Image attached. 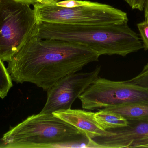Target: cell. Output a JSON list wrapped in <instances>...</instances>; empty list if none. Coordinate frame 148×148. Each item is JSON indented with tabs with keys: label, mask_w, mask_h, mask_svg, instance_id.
I'll use <instances>...</instances> for the list:
<instances>
[{
	"label": "cell",
	"mask_w": 148,
	"mask_h": 148,
	"mask_svg": "<svg viewBox=\"0 0 148 148\" xmlns=\"http://www.w3.org/2000/svg\"><path fill=\"white\" fill-rule=\"evenodd\" d=\"M100 56L82 44L31 36L8 62L12 81L30 83L47 91L63 77L81 70Z\"/></svg>",
	"instance_id": "1"
},
{
	"label": "cell",
	"mask_w": 148,
	"mask_h": 148,
	"mask_svg": "<svg viewBox=\"0 0 148 148\" xmlns=\"http://www.w3.org/2000/svg\"><path fill=\"white\" fill-rule=\"evenodd\" d=\"M34 36L82 44L99 56H126L143 49L139 34L128 22L112 25L80 26L38 22Z\"/></svg>",
	"instance_id": "2"
},
{
	"label": "cell",
	"mask_w": 148,
	"mask_h": 148,
	"mask_svg": "<svg viewBox=\"0 0 148 148\" xmlns=\"http://www.w3.org/2000/svg\"><path fill=\"white\" fill-rule=\"evenodd\" d=\"M1 140L8 148H91L90 139L75 127L41 112L10 127Z\"/></svg>",
	"instance_id": "3"
},
{
	"label": "cell",
	"mask_w": 148,
	"mask_h": 148,
	"mask_svg": "<svg viewBox=\"0 0 148 148\" xmlns=\"http://www.w3.org/2000/svg\"><path fill=\"white\" fill-rule=\"evenodd\" d=\"M56 2L34 5L38 22L91 26L115 25L128 22L127 13L108 4L98 3L95 6L65 8L57 6Z\"/></svg>",
	"instance_id": "4"
},
{
	"label": "cell",
	"mask_w": 148,
	"mask_h": 148,
	"mask_svg": "<svg viewBox=\"0 0 148 148\" xmlns=\"http://www.w3.org/2000/svg\"><path fill=\"white\" fill-rule=\"evenodd\" d=\"M37 21L30 5L0 0V59L8 62L34 35Z\"/></svg>",
	"instance_id": "5"
},
{
	"label": "cell",
	"mask_w": 148,
	"mask_h": 148,
	"mask_svg": "<svg viewBox=\"0 0 148 148\" xmlns=\"http://www.w3.org/2000/svg\"><path fill=\"white\" fill-rule=\"evenodd\" d=\"M87 110L132 104H148V89L126 81L98 77L78 97Z\"/></svg>",
	"instance_id": "6"
},
{
	"label": "cell",
	"mask_w": 148,
	"mask_h": 148,
	"mask_svg": "<svg viewBox=\"0 0 148 148\" xmlns=\"http://www.w3.org/2000/svg\"><path fill=\"white\" fill-rule=\"evenodd\" d=\"M101 67L90 72L73 73L62 78L47 91V101L41 113L53 114L70 109L75 100L99 77Z\"/></svg>",
	"instance_id": "7"
},
{
	"label": "cell",
	"mask_w": 148,
	"mask_h": 148,
	"mask_svg": "<svg viewBox=\"0 0 148 148\" xmlns=\"http://www.w3.org/2000/svg\"><path fill=\"white\" fill-rule=\"evenodd\" d=\"M127 126L107 130L106 135L92 139L96 148H148V121L128 120Z\"/></svg>",
	"instance_id": "8"
},
{
	"label": "cell",
	"mask_w": 148,
	"mask_h": 148,
	"mask_svg": "<svg viewBox=\"0 0 148 148\" xmlns=\"http://www.w3.org/2000/svg\"><path fill=\"white\" fill-rule=\"evenodd\" d=\"M54 115L76 128L90 139L106 135L108 130L103 129L95 117V113L80 109H67L56 111Z\"/></svg>",
	"instance_id": "9"
},
{
	"label": "cell",
	"mask_w": 148,
	"mask_h": 148,
	"mask_svg": "<svg viewBox=\"0 0 148 148\" xmlns=\"http://www.w3.org/2000/svg\"><path fill=\"white\" fill-rule=\"evenodd\" d=\"M105 109L120 114L128 120L148 121V104H125Z\"/></svg>",
	"instance_id": "10"
},
{
	"label": "cell",
	"mask_w": 148,
	"mask_h": 148,
	"mask_svg": "<svg viewBox=\"0 0 148 148\" xmlns=\"http://www.w3.org/2000/svg\"><path fill=\"white\" fill-rule=\"evenodd\" d=\"M95 117L105 130L115 129L127 126L129 121L120 114L103 109L95 113Z\"/></svg>",
	"instance_id": "11"
},
{
	"label": "cell",
	"mask_w": 148,
	"mask_h": 148,
	"mask_svg": "<svg viewBox=\"0 0 148 148\" xmlns=\"http://www.w3.org/2000/svg\"><path fill=\"white\" fill-rule=\"evenodd\" d=\"M13 86L8 71L5 67L3 61L0 59V98L4 99Z\"/></svg>",
	"instance_id": "12"
},
{
	"label": "cell",
	"mask_w": 148,
	"mask_h": 148,
	"mask_svg": "<svg viewBox=\"0 0 148 148\" xmlns=\"http://www.w3.org/2000/svg\"><path fill=\"white\" fill-rule=\"evenodd\" d=\"M130 84L148 89V63L144 66L141 72L135 77L126 81Z\"/></svg>",
	"instance_id": "13"
},
{
	"label": "cell",
	"mask_w": 148,
	"mask_h": 148,
	"mask_svg": "<svg viewBox=\"0 0 148 148\" xmlns=\"http://www.w3.org/2000/svg\"><path fill=\"white\" fill-rule=\"evenodd\" d=\"M98 3L94 2L82 0H65L58 1L56 2L57 6L65 8H74L81 6H95L98 4Z\"/></svg>",
	"instance_id": "14"
},
{
	"label": "cell",
	"mask_w": 148,
	"mask_h": 148,
	"mask_svg": "<svg viewBox=\"0 0 148 148\" xmlns=\"http://www.w3.org/2000/svg\"><path fill=\"white\" fill-rule=\"evenodd\" d=\"M137 26L143 43V49L145 50H148V18L138 23Z\"/></svg>",
	"instance_id": "15"
},
{
	"label": "cell",
	"mask_w": 148,
	"mask_h": 148,
	"mask_svg": "<svg viewBox=\"0 0 148 148\" xmlns=\"http://www.w3.org/2000/svg\"><path fill=\"white\" fill-rule=\"evenodd\" d=\"M146 0H129L127 3L133 10H137L140 11L144 10Z\"/></svg>",
	"instance_id": "16"
},
{
	"label": "cell",
	"mask_w": 148,
	"mask_h": 148,
	"mask_svg": "<svg viewBox=\"0 0 148 148\" xmlns=\"http://www.w3.org/2000/svg\"><path fill=\"white\" fill-rule=\"evenodd\" d=\"M16 2L28 4V5H34L39 3H42L56 2L59 0H12Z\"/></svg>",
	"instance_id": "17"
},
{
	"label": "cell",
	"mask_w": 148,
	"mask_h": 148,
	"mask_svg": "<svg viewBox=\"0 0 148 148\" xmlns=\"http://www.w3.org/2000/svg\"><path fill=\"white\" fill-rule=\"evenodd\" d=\"M144 17L145 19L148 18V0H146L144 8Z\"/></svg>",
	"instance_id": "18"
},
{
	"label": "cell",
	"mask_w": 148,
	"mask_h": 148,
	"mask_svg": "<svg viewBox=\"0 0 148 148\" xmlns=\"http://www.w3.org/2000/svg\"><path fill=\"white\" fill-rule=\"evenodd\" d=\"M125 1L127 3L128 2L129 0H125Z\"/></svg>",
	"instance_id": "19"
}]
</instances>
